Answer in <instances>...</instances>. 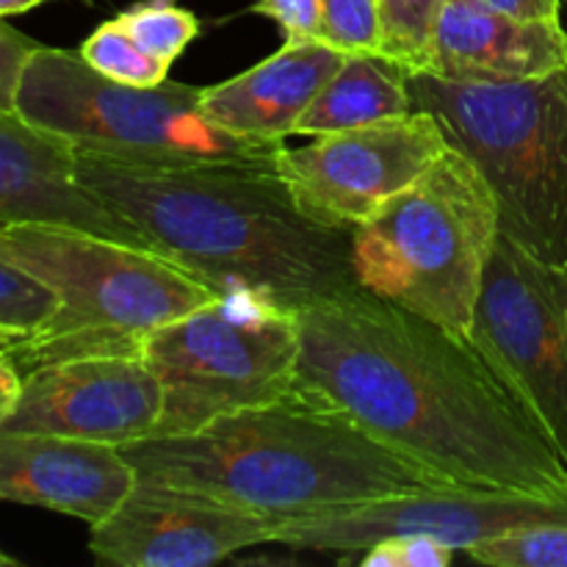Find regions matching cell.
Masks as SVG:
<instances>
[{
	"label": "cell",
	"mask_w": 567,
	"mask_h": 567,
	"mask_svg": "<svg viewBox=\"0 0 567 567\" xmlns=\"http://www.w3.org/2000/svg\"><path fill=\"white\" fill-rule=\"evenodd\" d=\"M42 3H48V0H0V17L25 14V11L37 9Z\"/></svg>",
	"instance_id": "30"
},
{
	"label": "cell",
	"mask_w": 567,
	"mask_h": 567,
	"mask_svg": "<svg viewBox=\"0 0 567 567\" xmlns=\"http://www.w3.org/2000/svg\"><path fill=\"white\" fill-rule=\"evenodd\" d=\"M22 393V371L9 354V349H0V426L14 413Z\"/></svg>",
	"instance_id": "28"
},
{
	"label": "cell",
	"mask_w": 567,
	"mask_h": 567,
	"mask_svg": "<svg viewBox=\"0 0 567 567\" xmlns=\"http://www.w3.org/2000/svg\"><path fill=\"white\" fill-rule=\"evenodd\" d=\"M465 554L491 567H567V524L509 532L476 543Z\"/></svg>",
	"instance_id": "21"
},
{
	"label": "cell",
	"mask_w": 567,
	"mask_h": 567,
	"mask_svg": "<svg viewBox=\"0 0 567 567\" xmlns=\"http://www.w3.org/2000/svg\"><path fill=\"white\" fill-rule=\"evenodd\" d=\"M410 111L415 109L408 70L377 50H354L343 53L341 66L305 111L297 133L321 136L371 122L396 120Z\"/></svg>",
	"instance_id": "18"
},
{
	"label": "cell",
	"mask_w": 567,
	"mask_h": 567,
	"mask_svg": "<svg viewBox=\"0 0 567 567\" xmlns=\"http://www.w3.org/2000/svg\"><path fill=\"white\" fill-rule=\"evenodd\" d=\"M485 3L507 11V14L524 17V20H563L559 0H485Z\"/></svg>",
	"instance_id": "29"
},
{
	"label": "cell",
	"mask_w": 567,
	"mask_h": 567,
	"mask_svg": "<svg viewBox=\"0 0 567 567\" xmlns=\"http://www.w3.org/2000/svg\"><path fill=\"white\" fill-rule=\"evenodd\" d=\"M28 332L20 330V327H9V324H0V349H11L25 338Z\"/></svg>",
	"instance_id": "31"
},
{
	"label": "cell",
	"mask_w": 567,
	"mask_h": 567,
	"mask_svg": "<svg viewBox=\"0 0 567 567\" xmlns=\"http://www.w3.org/2000/svg\"><path fill=\"white\" fill-rule=\"evenodd\" d=\"M341 61V50L321 39L282 42L277 53L252 70L205 86L199 109L216 127L233 136L286 144Z\"/></svg>",
	"instance_id": "17"
},
{
	"label": "cell",
	"mask_w": 567,
	"mask_h": 567,
	"mask_svg": "<svg viewBox=\"0 0 567 567\" xmlns=\"http://www.w3.org/2000/svg\"><path fill=\"white\" fill-rule=\"evenodd\" d=\"M55 310L50 288L0 258V324L31 332Z\"/></svg>",
	"instance_id": "24"
},
{
	"label": "cell",
	"mask_w": 567,
	"mask_h": 567,
	"mask_svg": "<svg viewBox=\"0 0 567 567\" xmlns=\"http://www.w3.org/2000/svg\"><path fill=\"white\" fill-rule=\"evenodd\" d=\"M441 0H380L382 9V48L380 53L402 64L408 72H419L430 44L432 20Z\"/></svg>",
	"instance_id": "22"
},
{
	"label": "cell",
	"mask_w": 567,
	"mask_h": 567,
	"mask_svg": "<svg viewBox=\"0 0 567 567\" xmlns=\"http://www.w3.org/2000/svg\"><path fill=\"white\" fill-rule=\"evenodd\" d=\"M563 66V20H524L485 0H441L419 72L449 83H518Z\"/></svg>",
	"instance_id": "15"
},
{
	"label": "cell",
	"mask_w": 567,
	"mask_h": 567,
	"mask_svg": "<svg viewBox=\"0 0 567 567\" xmlns=\"http://www.w3.org/2000/svg\"><path fill=\"white\" fill-rule=\"evenodd\" d=\"M83 186L221 297L255 291L291 310L358 288L352 230L305 216L277 169L127 164L75 150Z\"/></svg>",
	"instance_id": "2"
},
{
	"label": "cell",
	"mask_w": 567,
	"mask_h": 567,
	"mask_svg": "<svg viewBox=\"0 0 567 567\" xmlns=\"http://www.w3.org/2000/svg\"><path fill=\"white\" fill-rule=\"evenodd\" d=\"M408 86L491 183L504 236L567 271V66L518 83L408 72Z\"/></svg>",
	"instance_id": "6"
},
{
	"label": "cell",
	"mask_w": 567,
	"mask_h": 567,
	"mask_svg": "<svg viewBox=\"0 0 567 567\" xmlns=\"http://www.w3.org/2000/svg\"><path fill=\"white\" fill-rule=\"evenodd\" d=\"M551 524H567V496L430 487L288 520L275 543L291 551L358 554L382 537L430 535L468 551L476 543Z\"/></svg>",
	"instance_id": "11"
},
{
	"label": "cell",
	"mask_w": 567,
	"mask_h": 567,
	"mask_svg": "<svg viewBox=\"0 0 567 567\" xmlns=\"http://www.w3.org/2000/svg\"><path fill=\"white\" fill-rule=\"evenodd\" d=\"M360 554L363 567H449L457 551L430 535H391Z\"/></svg>",
	"instance_id": "25"
},
{
	"label": "cell",
	"mask_w": 567,
	"mask_h": 567,
	"mask_svg": "<svg viewBox=\"0 0 567 567\" xmlns=\"http://www.w3.org/2000/svg\"><path fill=\"white\" fill-rule=\"evenodd\" d=\"M39 48L42 42L25 37L22 31L11 28L6 17H0V109H14L22 70Z\"/></svg>",
	"instance_id": "26"
},
{
	"label": "cell",
	"mask_w": 567,
	"mask_h": 567,
	"mask_svg": "<svg viewBox=\"0 0 567 567\" xmlns=\"http://www.w3.org/2000/svg\"><path fill=\"white\" fill-rule=\"evenodd\" d=\"M136 480L120 446L0 430V502L53 509L94 526L120 507Z\"/></svg>",
	"instance_id": "16"
},
{
	"label": "cell",
	"mask_w": 567,
	"mask_h": 567,
	"mask_svg": "<svg viewBox=\"0 0 567 567\" xmlns=\"http://www.w3.org/2000/svg\"><path fill=\"white\" fill-rule=\"evenodd\" d=\"M142 358L164 391L153 437L192 435L297 385L299 310L230 291L158 327Z\"/></svg>",
	"instance_id": "8"
},
{
	"label": "cell",
	"mask_w": 567,
	"mask_h": 567,
	"mask_svg": "<svg viewBox=\"0 0 567 567\" xmlns=\"http://www.w3.org/2000/svg\"><path fill=\"white\" fill-rule=\"evenodd\" d=\"M498 233L491 183L449 144L419 181L352 227V275L363 291L468 336Z\"/></svg>",
	"instance_id": "5"
},
{
	"label": "cell",
	"mask_w": 567,
	"mask_h": 567,
	"mask_svg": "<svg viewBox=\"0 0 567 567\" xmlns=\"http://www.w3.org/2000/svg\"><path fill=\"white\" fill-rule=\"evenodd\" d=\"M468 341L567 468V271L498 233Z\"/></svg>",
	"instance_id": "9"
},
{
	"label": "cell",
	"mask_w": 567,
	"mask_h": 567,
	"mask_svg": "<svg viewBox=\"0 0 567 567\" xmlns=\"http://www.w3.org/2000/svg\"><path fill=\"white\" fill-rule=\"evenodd\" d=\"M28 221L75 227L150 249L136 227L83 186L75 147L66 138L33 125L17 109H0V227Z\"/></svg>",
	"instance_id": "14"
},
{
	"label": "cell",
	"mask_w": 567,
	"mask_h": 567,
	"mask_svg": "<svg viewBox=\"0 0 567 567\" xmlns=\"http://www.w3.org/2000/svg\"><path fill=\"white\" fill-rule=\"evenodd\" d=\"M446 147L441 122L415 109L396 120L321 133L305 147L282 144L275 169L305 216L352 230L419 181Z\"/></svg>",
	"instance_id": "10"
},
{
	"label": "cell",
	"mask_w": 567,
	"mask_h": 567,
	"mask_svg": "<svg viewBox=\"0 0 567 567\" xmlns=\"http://www.w3.org/2000/svg\"><path fill=\"white\" fill-rule=\"evenodd\" d=\"M20 563H17L14 557H9V554H3L0 551V567H17Z\"/></svg>",
	"instance_id": "32"
},
{
	"label": "cell",
	"mask_w": 567,
	"mask_h": 567,
	"mask_svg": "<svg viewBox=\"0 0 567 567\" xmlns=\"http://www.w3.org/2000/svg\"><path fill=\"white\" fill-rule=\"evenodd\" d=\"M120 20L144 50L158 55L166 64H175L199 33L197 17L175 0H142L122 11Z\"/></svg>",
	"instance_id": "20"
},
{
	"label": "cell",
	"mask_w": 567,
	"mask_h": 567,
	"mask_svg": "<svg viewBox=\"0 0 567 567\" xmlns=\"http://www.w3.org/2000/svg\"><path fill=\"white\" fill-rule=\"evenodd\" d=\"M297 385L452 487L567 496V468L468 336L349 288L299 310Z\"/></svg>",
	"instance_id": "1"
},
{
	"label": "cell",
	"mask_w": 567,
	"mask_h": 567,
	"mask_svg": "<svg viewBox=\"0 0 567 567\" xmlns=\"http://www.w3.org/2000/svg\"><path fill=\"white\" fill-rule=\"evenodd\" d=\"M203 86L164 81L127 86L83 61L78 50L39 48L17 86L14 109L81 153L127 164H236L275 169L282 144L249 142L216 127L199 109Z\"/></svg>",
	"instance_id": "7"
},
{
	"label": "cell",
	"mask_w": 567,
	"mask_h": 567,
	"mask_svg": "<svg viewBox=\"0 0 567 567\" xmlns=\"http://www.w3.org/2000/svg\"><path fill=\"white\" fill-rule=\"evenodd\" d=\"M0 258L55 297L50 319L9 349L22 374L64 360L142 354L158 327L216 297L153 249L75 227H0Z\"/></svg>",
	"instance_id": "4"
},
{
	"label": "cell",
	"mask_w": 567,
	"mask_h": 567,
	"mask_svg": "<svg viewBox=\"0 0 567 567\" xmlns=\"http://www.w3.org/2000/svg\"><path fill=\"white\" fill-rule=\"evenodd\" d=\"M122 452L142 480L210 493L280 526L399 493L452 487L302 385L192 435L147 437Z\"/></svg>",
	"instance_id": "3"
},
{
	"label": "cell",
	"mask_w": 567,
	"mask_h": 567,
	"mask_svg": "<svg viewBox=\"0 0 567 567\" xmlns=\"http://www.w3.org/2000/svg\"><path fill=\"white\" fill-rule=\"evenodd\" d=\"M78 53L83 55V61L92 70H97L100 75L111 78L116 83H127V86H158V83L169 81L172 64H166L158 55L144 50L131 37V31L122 25L120 17L94 28L83 39Z\"/></svg>",
	"instance_id": "19"
},
{
	"label": "cell",
	"mask_w": 567,
	"mask_h": 567,
	"mask_svg": "<svg viewBox=\"0 0 567 567\" xmlns=\"http://www.w3.org/2000/svg\"><path fill=\"white\" fill-rule=\"evenodd\" d=\"M252 11L275 20L286 33V42L319 39L321 0H258Z\"/></svg>",
	"instance_id": "27"
},
{
	"label": "cell",
	"mask_w": 567,
	"mask_h": 567,
	"mask_svg": "<svg viewBox=\"0 0 567 567\" xmlns=\"http://www.w3.org/2000/svg\"><path fill=\"white\" fill-rule=\"evenodd\" d=\"M321 42L341 53L382 48L380 0H321Z\"/></svg>",
	"instance_id": "23"
},
{
	"label": "cell",
	"mask_w": 567,
	"mask_h": 567,
	"mask_svg": "<svg viewBox=\"0 0 567 567\" xmlns=\"http://www.w3.org/2000/svg\"><path fill=\"white\" fill-rule=\"evenodd\" d=\"M164 391L142 354H109L42 365L22 374V393L3 432H53L131 446L155 435Z\"/></svg>",
	"instance_id": "13"
},
{
	"label": "cell",
	"mask_w": 567,
	"mask_h": 567,
	"mask_svg": "<svg viewBox=\"0 0 567 567\" xmlns=\"http://www.w3.org/2000/svg\"><path fill=\"white\" fill-rule=\"evenodd\" d=\"M559 3H563V6H565V9H567V0H559Z\"/></svg>",
	"instance_id": "33"
},
{
	"label": "cell",
	"mask_w": 567,
	"mask_h": 567,
	"mask_svg": "<svg viewBox=\"0 0 567 567\" xmlns=\"http://www.w3.org/2000/svg\"><path fill=\"white\" fill-rule=\"evenodd\" d=\"M277 532L269 515L138 476L120 507L92 526L89 551L114 567H205L275 543Z\"/></svg>",
	"instance_id": "12"
}]
</instances>
